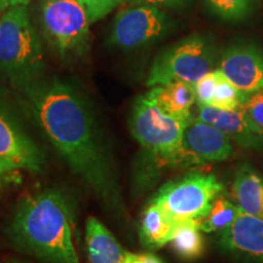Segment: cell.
I'll list each match as a JSON object with an SVG mask.
<instances>
[{
  "instance_id": "cell-1",
  "label": "cell",
  "mask_w": 263,
  "mask_h": 263,
  "mask_svg": "<svg viewBox=\"0 0 263 263\" xmlns=\"http://www.w3.org/2000/svg\"><path fill=\"white\" fill-rule=\"evenodd\" d=\"M17 90L22 107L32 122L71 170L111 212L126 217L112 160L83 94L57 77H42Z\"/></svg>"
},
{
  "instance_id": "cell-2",
  "label": "cell",
  "mask_w": 263,
  "mask_h": 263,
  "mask_svg": "<svg viewBox=\"0 0 263 263\" xmlns=\"http://www.w3.org/2000/svg\"><path fill=\"white\" fill-rule=\"evenodd\" d=\"M73 201L59 189L24 197L8 229L16 248L48 263H81L74 245Z\"/></svg>"
},
{
  "instance_id": "cell-3",
  "label": "cell",
  "mask_w": 263,
  "mask_h": 263,
  "mask_svg": "<svg viewBox=\"0 0 263 263\" xmlns=\"http://www.w3.org/2000/svg\"><path fill=\"white\" fill-rule=\"evenodd\" d=\"M44 52L27 6H10L0 16V76L16 89L44 73Z\"/></svg>"
},
{
  "instance_id": "cell-4",
  "label": "cell",
  "mask_w": 263,
  "mask_h": 263,
  "mask_svg": "<svg viewBox=\"0 0 263 263\" xmlns=\"http://www.w3.org/2000/svg\"><path fill=\"white\" fill-rule=\"evenodd\" d=\"M185 124L163 114L145 94L134 101L129 120L130 130L147 162L155 167L154 170L174 167Z\"/></svg>"
},
{
  "instance_id": "cell-5",
  "label": "cell",
  "mask_w": 263,
  "mask_h": 263,
  "mask_svg": "<svg viewBox=\"0 0 263 263\" xmlns=\"http://www.w3.org/2000/svg\"><path fill=\"white\" fill-rule=\"evenodd\" d=\"M216 45L210 37L194 33L161 51L151 65L147 87L183 81L195 84L212 71L216 62Z\"/></svg>"
},
{
  "instance_id": "cell-6",
  "label": "cell",
  "mask_w": 263,
  "mask_h": 263,
  "mask_svg": "<svg viewBox=\"0 0 263 263\" xmlns=\"http://www.w3.org/2000/svg\"><path fill=\"white\" fill-rule=\"evenodd\" d=\"M43 33L62 59L83 57L90 44V20L78 0H43Z\"/></svg>"
},
{
  "instance_id": "cell-7",
  "label": "cell",
  "mask_w": 263,
  "mask_h": 263,
  "mask_svg": "<svg viewBox=\"0 0 263 263\" xmlns=\"http://www.w3.org/2000/svg\"><path fill=\"white\" fill-rule=\"evenodd\" d=\"M222 190V183L213 174L190 172L164 184L151 201L163 207L177 221H199Z\"/></svg>"
},
{
  "instance_id": "cell-8",
  "label": "cell",
  "mask_w": 263,
  "mask_h": 263,
  "mask_svg": "<svg viewBox=\"0 0 263 263\" xmlns=\"http://www.w3.org/2000/svg\"><path fill=\"white\" fill-rule=\"evenodd\" d=\"M170 26L168 16L159 6L130 5L115 17L108 43L122 50H138L162 38Z\"/></svg>"
},
{
  "instance_id": "cell-9",
  "label": "cell",
  "mask_w": 263,
  "mask_h": 263,
  "mask_svg": "<svg viewBox=\"0 0 263 263\" xmlns=\"http://www.w3.org/2000/svg\"><path fill=\"white\" fill-rule=\"evenodd\" d=\"M233 154L232 140L218 128L192 117L183 130L174 167H194L221 162Z\"/></svg>"
},
{
  "instance_id": "cell-10",
  "label": "cell",
  "mask_w": 263,
  "mask_h": 263,
  "mask_svg": "<svg viewBox=\"0 0 263 263\" xmlns=\"http://www.w3.org/2000/svg\"><path fill=\"white\" fill-rule=\"evenodd\" d=\"M0 160L29 172H39L44 166L42 151L3 101H0Z\"/></svg>"
},
{
  "instance_id": "cell-11",
  "label": "cell",
  "mask_w": 263,
  "mask_h": 263,
  "mask_svg": "<svg viewBox=\"0 0 263 263\" xmlns=\"http://www.w3.org/2000/svg\"><path fill=\"white\" fill-rule=\"evenodd\" d=\"M223 251L244 263H263V217L240 211L228 228L219 232Z\"/></svg>"
},
{
  "instance_id": "cell-12",
  "label": "cell",
  "mask_w": 263,
  "mask_h": 263,
  "mask_svg": "<svg viewBox=\"0 0 263 263\" xmlns=\"http://www.w3.org/2000/svg\"><path fill=\"white\" fill-rule=\"evenodd\" d=\"M239 89L254 91L263 88V48L255 44H234L227 48L219 68Z\"/></svg>"
},
{
  "instance_id": "cell-13",
  "label": "cell",
  "mask_w": 263,
  "mask_h": 263,
  "mask_svg": "<svg viewBox=\"0 0 263 263\" xmlns=\"http://www.w3.org/2000/svg\"><path fill=\"white\" fill-rule=\"evenodd\" d=\"M196 118L218 128L240 146L251 149L263 147V133L251 123L242 107L227 110L212 105H199Z\"/></svg>"
},
{
  "instance_id": "cell-14",
  "label": "cell",
  "mask_w": 263,
  "mask_h": 263,
  "mask_svg": "<svg viewBox=\"0 0 263 263\" xmlns=\"http://www.w3.org/2000/svg\"><path fill=\"white\" fill-rule=\"evenodd\" d=\"M163 114L177 120L188 122L192 118V107L196 103L195 84L176 81L167 84L151 87L145 93Z\"/></svg>"
},
{
  "instance_id": "cell-15",
  "label": "cell",
  "mask_w": 263,
  "mask_h": 263,
  "mask_svg": "<svg viewBox=\"0 0 263 263\" xmlns=\"http://www.w3.org/2000/svg\"><path fill=\"white\" fill-rule=\"evenodd\" d=\"M179 221L163 207L150 201L144 210L140 221V242L149 250H157L170 244L173 239Z\"/></svg>"
},
{
  "instance_id": "cell-16",
  "label": "cell",
  "mask_w": 263,
  "mask_h": 263,
  "mask_svg": "<svg viewBox=\"0 0 263 263\" xmlns=\"http://www.w3.org/2000/svg\"><path fill=\"white\" fill-rule=\"evenodd\" d=\"M88 263H123L124 250L112 233L99 219L90 217L85 224Z\"/></svg>"
},
{
  "instance_id": "cell-17",
  "label": "cell",
  "mask_w": 263,
  "mask_h": 263,
  "mask_svg": "<svg viewBox=\"0 0 263 263\" xmlns=\"http://www.w3.org/2000/svg\"><path fill=\"white\" fill-rule=\"evenodd\" d=\"M232 194L242 212L263 217V177L250 164H242L235 172Z\"/></svg>"
},
{
  "instance_id": "cell-18",
  "label": "cell",
  "mask_w": 263,
  "mask_h": 263,
  "mask_svg": "<svg viewBox=\"0 0 263 263\" xmlns=\"http://www.w3.org/2000/svg\"><path fill=\"white\" fill-rule=\"evenodd\" d=\"M171 246L180 258L186 261H194L200 258L205 250L202 230L199 227L197 219H185L179 221Z\"/></svg>"
},
{
  "instance_id": "cell-19",
  "label": "cell",
  "mask_w": 263,
  "mask_h": 263,
  "mask_svg": "<svg viewBox=\"0 0 263 263\" xmlns=\"http://www.w3.org/2000/svg\"><path fill=\"white\" fill-rule=\"evenodd\" d=\"M241 210L234 201L219 194L212 202L205 217L199 219V227L203 233H219L233 224Z\"/></svg>"
},
{
  "instance_id": "cell-20",
  "label": "cell",
  "mask_w": 263,
  "mask_h": 263,
  "mask_svg": "<svg viewBox=\"0 0 263 263\" xmlns=\"http://www.w3.org/2000/svg\"><path fill=\"white\" fill-rule=\"evenodd\" d=\"M258 0H205L207 8L226 21L244 20L254 12Z\"/></svg>"
},
{
  "instance_id": "cell-21",
  "label": "cell",
  "mask_w": 263,
  "mask_h": 263,
  "mask_svg": "<svg viewBox=\"0 0 263 263\" xmlns=\"http://www.w3.org/2000/svg\"><path fill=\"white\" fill-rule=\"evenodd\" d=\"M246 95H248V91L239 89L226 77L221 70H218V80H217L215 93H213L212 106L227 108V110L242 107Z\"/></svg>"
},
{
  "instance_id": "cell-22",
  "label": "cell",
  "mask_w": 263,
  "mask_h": 263,
  "mask_svg": "<svg viewBox=\"0 0 263 263\" xmlns=\"http://www.w3.org/2000/svg\"><path fill=\"white\" fill-rule=\"evenodd\" d=\"M242 108L251 123L263 133V88L249 91Z\"/></svg>"
},
{
  "instance_id": "cell-23",
  "label": "cell",
  "mask_w": 263,
  "mask_h": 263,
  "mask_svg": "<svg viewBox=\"0 0 263 263\" xmlns=\"http://www.w3.org/2000/svg\"><path fill=\"white\" fill-rule=\"evenodd\" d=\"M87 11L90 22H98L107 16L122 3V0H78Z\"/></svg>"
},
{
  "instance_id": "cell-24",
  "label": "cell",
  "mask_w": 263,
  "mask_h": 263,
  "mask_svg": "<svg viewBox=\"0 0 263 263\" xmlns=\"http://www.w3.org/2000/svg\"><path fill=\"white\" fill-rule=\"evenodd\" d=\"M218 80V70L211 71L195 83L197 105H211L213 93Z\"/></svg>"
},
{
  "instance_id": "cell-25",
  "label": "cell",
  "mask_w": 263,
  "mask_h": 263,
  "mask_svg": "<svg viewBox=\"0 0 263 263\" xmlns=\"http://www.w3.org/2000/svg\"><path fill=\"white\" fill-rule=\"evenodd\" d=\"M16 167L0 160V189L21 182V173Z\"/></svg>"
},
{
  "instance_id": "cell-26",
  "label": "cell",
  "mask_w": 263,
  "mask_h": 263,
  "mask_svg": "<svg viewBox=\"0 0 263 263\" xmlns=\"http://www.w3.org/2000/svg\"><path fill=\"white\" fill-rule=\"evenodd\" d=\"M123 263H164L162 259L153 254H136V252H124Z\"/></svg>"
},
{
  "instance_id": "cell-27",
  "label": "cell",
  "mask_w": 263,
  "mask_h": 263,
  "mask_svg": "<svg viewBox=\"0 0 263 263\" xmlns=\"http://www.w3.org/2000/svg\"><path fill=\"white\" fill-rule=\"evenodd\" d=\"M122 2H127L132 5L138 4H147V5H155L159 8H176V6H182L185 4L188 0H122Z\"/></svg>"
},
{
  "instance_id": "cell-28",
  "label": "cell",
  "mask_w": 263,
  "mask_h": 263,
  "mask_svg": "<svg viewBox=\"0 0 263 263\" xmlns=\"http://www.w3.org/2000/svg\"><path fill=\"white\" fill-rule=\"evenodd\" d=\"M33 0H11L10 6H28Z\"/></svg>"
},
{
  "instance_id": "cell-29",
  "label": "cell",
  "mask_w": 263,
  "mask_h": 263,
  "mask_svg": "<svg viewBox=\"0 0 263 263\" xmlns=\"http://www.w3.org/2000/svg\"><path fill=\"white\" fill-rule=\"evenodd\" d=\"M10 2H11V0H0V10H2V11L8 10L10 8Z\"/></svg>"
},
{
  "instance_id": "cell-30",
  "label": "cell",
  "mask_w": 263,
  "mask_h": 263,
  "mask_svg": "<svg viewBox=\"0 0 263 263\" xmlns=\"http://www.w3.org/2000/svg\"><path fill=\"white\" fill-rule=\"evenodd\" d=\"M6 263H20V262H17V261H14V259H11V261H8Z\"/></svg>"
},
{
  "instance_id": "cell-31",
  "label": "cell",
  "mask_w": 263,
  "mask_h": 263,
  "mask_svg": "<svg viewBox=\"0 0 263 263\" xmlns=\"http://www.w3.org/2000/svg\"><path fill=\"white\" fill-rule=\"evenodd\" d=\"M3 12H4V11H2V10H0V16H2V14H3Z\"/></svg>"
}]
</instances>
